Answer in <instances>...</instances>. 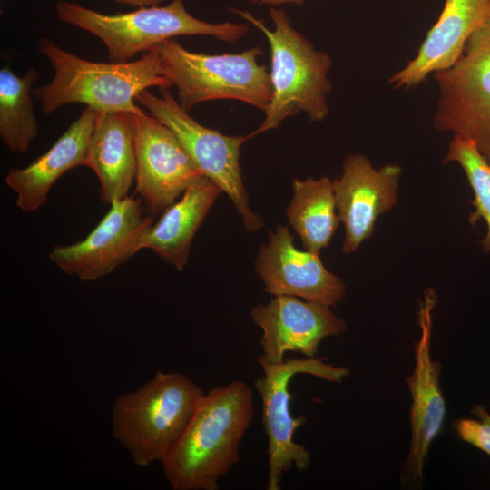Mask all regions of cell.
Wrapping results in <instances>:
<instances>
[{"mask_svg":"<svg viewBox=\"0 0 490 490\" xmlns=\"http://www.w3.org/2000/svg\"><path fill=\"white\" fill-rule=\"evenodd\" d=\"M135 188L151 215L162 212L201 176L176 134L147 113L133 114Z\"/></svg>","mask_w":490,"mask_h":490,"instance_id":"obj_11","label":"cell"},{"mask_svg":"<svg viewBox=\"0 0 490 490\" xmlns=\"http://www.w3.org/2000/svg\"><path fill=\"white\" fill-rule=\"evenodd\" d=\"M55 10L61 22L98 37L106 46L112 62H128L135 54L152 51L160 43L174 36L205 35L226 43H237L249 31L244 23L212 24L198 19L187 11L183 0L113 15L62 0L56 4Z\"/></svg>","mask_w":490,"mask_h":490,"instance_id":"obj_5","label":"cell"},{"mask_svg":"<svg viewBox=\"0 0 490 490\" xmlns=\"http://www.w3.org/2000/svg\"><path fill=\"white\" fill-rule=\"evenodd\" d=\"M114 2L130 6L141 7L149 5H159L165 0H113Z\"/></svg>","mask_w":490,"mask_h":490,"instance_id":"obj_24","label":"cell"},{"mask_svg":"<svg viewBox=\"0 0 490 490\" xmlns=\"http://www.w3.org/2000/svg\"><path fill=\"white\" fill-rule=\"evenodd\" d=\"M155 50L163 75L177 89L178 102L188 113L199 103L212 100H236L263 113L271 100V83L267 66L257 58L258 47L239 54H208L187 50L172 39Z\"/></svg>","mask_w":490,"mask_h":490,"instance_id":"obj_6","label":"cell"},{"mask_svg":"<svg viewBox=\"0 0 490 490\" xmlns=\"http://www.w3.org/2000/svg\"><path fill=\"white\" fill-rule=\"evenodd\" d=\"M253 415V393L243 380L205 392L181 438L162 462L172 489L218 490L220 478L239 462Z\"/></svg>","mask_w":490,"mask_h":490,"instance_id":"obj_1","label":"cell"},{"mask_svg":"<svg viewBox=\"0 0 490 490\" xmlns=\"http://www.w3.org/2000/svg\"><path fill=\"white\" fill-rule=\"evenodd\" d=\"M39 74L29 68L18 76L8 67L0 70V137L12 152H25L38 134L32 90Z\"/></svg>","mask_w":490,"mask_h":490,"instance_id":"obj_21","label":"cell"},{"mask_svg":"<svg viewBox=\"0 0 490 490\" xmlns=\"http://www.w3.org/2000/svg\"><path fill=\"white\" fill-rule=\"evenodd\" d=\"M38 51L54 68V77L46 84L32 90L42 112L50 114L74 103H83L98 112H128L143 114L136 105L137 95L150 87L171 88L163 75L155 50L134 61L94 62L68 52L47 37L38 41Z\"/></svg>","mask_w":490,"mask_h":490,"instance_id":"obj_2","label":"cell"},{"mask_svg":"<svg viewBox=\"0 0 490 490\" xmlns=\"http://www.w3.org/2000/svg\"><path fill=\"white\" fill-rule=\"evenodd\" d=\"M263 290L272 296H292L336 306L346 294V285L322 263L319 252L300 250L287 226L278 224L268 233L255 260Z\"/></svg>","mask_w":490,"mask_h":490,"instance_id":"obj_14","label":"cell"},{"mask_svg":"<svg viewBox=\"0 0 490 490\" xmlns=\"http://www.w3.org/2000/svg\"><path fill=\"white\" fill-rule=\"evenodd\" d=\"M98 111L85 106L80 116L42 155L23 168H12L5 184L16 194L23 212H33L48 199L55 181L69 170L87 166L91 137Z\"/></svg>","mask_w":490,"mask_h":490,"instance_id":"obj_17","label":"cell"},{"mask_svg":"<svg viewBox=\"0 0 490 490\" xmlns=\"http://www.w3.org/2000/svg\"><path fill=\"white\" fill-rule=\"evenodd\" d=\"M231 11L260 30L270 49L271 100L260 125L250 137L278 128L288 117L305 113L311 122L323 121L328 113V95L332 84L328 77L329 54L295 30L283 9L270 8V30L250 12Z\"/></svg>","mask_w":490,"mask_h":490,"instance_id":"obj_4","label":"cell"},{"mask_svg":"<svg viewBox=\"0 0 490 490\" xmlns=\"http://www.w3.org/2000/svg\"><path fill=\"white\" fill-rule=\"evenodd\" d=\"M107 213L82 240L54 246L50 260L62 271L83 281L112 273L141 250L145 230L153 222L140 198L127 195L110 204Z\"/></svg>","mask_w":490,"mask_h":490,"instance_id":"obj_10","label":"cell"},{"mask_svg":"<svg viewBox=\"0 0 490 490\" xmlns=\"http://www.w3.org/2000/svg\"><path fill=\"white\" fill-rule=\"evenodd\" d=\"M204 394L187 376L159 371L116 398L113 435L135 466L162 463L181 438Z\"/></svg>","mask_w":490,"mask_h":490,"instance_id":"obj_3","label":"cell"},{"mask_svg":"<svg viewBox=\"0 0 490 490\" xmlns=\"http://www.w3.org/2000/svg\"><path fill=\"white\" fill-rule=\"evenodd\" d=\"M250 317L262 330L260 356L271 363L283 361L286 352L316 358L324 338L347 328L330 306L292 296H274L269 303L254 306Z\"/></svg>","mask_w":490,"mask_h":490,"instance_id":"obj_15","label":"cell"},{"mask_svg":"<svg viewBox=\"0 0 490 490\" xmlns=\"http://www.w3.org/2000/svg\"><path fill=\"white\" fill-rule=\"evenodd\" d=\"M220 192L211 180L199 178L145 230L141 250H150L177 270H182L195 234Z\"/></svg>","mask_w":490,"mask_h":490,"instance_id":"obj_18","label":"cell"},{"mask_svg":"<svg viewBox=\"0 0 490 490\" xmlns=\"http://www.w3.org/2000/svg\"><path fill=\"white\" fill-rule=\"evenodd\" d=\"M436 292L427 288L417 310L420 336L415 343V368L406 378L410 390L411 441L406 460V476L421 485L423 469L430 446L442 429L446 403L439 383L442 364L431 357L432 316Z\"/></svg>","mask_w":490,"mask_h":490,"instance_id":"obj_12","label":"cell"},{"mask_svg":"<svg viewBox=\"0 0 490 490\" xmlns=\"http://www.w3.org/2000/svg\"><path fill=\"white\" fill-rule=\"evenodd\" d=\"M252 4L255 5H279L283 4H296L302 5L305 0H250Z\"/></svg>","mask_w":490,"mask_h":490,"instance_id":"obj_25","label":"cell"},{"mask_svg":"<svg viewBox=\"0 0 490 490\" xmlns=\"http://www.w3.org/2000/svg\"><path fill=\"white\" fill-rule=\"evenodd\" d=\"M133 114L98 112L89 145L87 167L98 178L101 198L106 204L126 197L135 181Z\"/></svg>","mask_w":490,"mask_h":490,"instance_id":"obj_19","label":"cell"},{"mask_svg":"<svg viewBox=\"0 0 490 490\" xmlns=\"http://www.w3.org/2000/svg\"><path fill=\"white\" fill-rule=\"evenodd\" d=\"M476 418H460L455 423L457 436L490 456V414L477 405L472 408Z\"/></svg>","mask_w":490,"mask_h":490,"instance_id":"obj_23","label":"cell"},{"mask_svg":"<svg viewBox=\"0 0 490 490\" xmlns=\"http://www.w3.org/2000/svg\"><path fill=\"white\" fill-rule=\"evenodd\" d=\"M434 76L436 129L473 140L490 162V16L466 41L457 62Z\"/></svg>","mask_w":490,"mask_h":490,"instance_id":"obj_9","label":"cell"},{"mask_svg":"<svg viewBox=\"0 0 490 490\" xmlns=\"http://www.w3.org/2000/svg\"><path fill=\"white\" fill-rule=\"evenodd\" d=\"M402 168L376 169L361 153L344 160L342 174L333 181L337 212L344 225L342 251L349 255L372 235L377 219L397 202Z\"/></svg>","mask_w":490,"mask_h":490,"instance_id":"obj_13","label":"cell"},{"mask_svg":"<svg viewBox=\"0 0 490 490\" xmlns=\"http://www.w3.org/2000/svg\"><path fill=\"white\" fill-rule=\"evenodd\" d=\"M489 16L490 0H446L416 55L393 74L388 83L394 89H408L430 74L451 68L460 58L466 41Z\"/></svg>","mask_w":490,"mask_h":490,"instance_id":"obj_16","label":"cell"},{"mask_svg":"<svg viewBox=\"0 0 490 490\" xmlns=\"http://www.w3.org/2000/svg\"><path fill=\"white\" fill-rule=\"evenodd\" d=\"M263 375L255 381L262 403V424L268 437L269 476L267 490H279L284 473L292 467L302 472L310 465V453L294 440L304 416H292L289 384L294 376L309 374L330 382H341L349 369L326 363L316 358H289L271 363L257 358Z\"/></svg>","mask_w":490,"mask_h":490,"instance_id":"obj_8","label":"cell"},{"mask_svg":"<svg viewBox=\"0 0 490 490\" xmlns=\"http://www.w3.org/2000/svg\"><path fill=\"white\" fill-rule=\"evenodd\" d=\"M159 93L160 96H156L144 90L136 102L176 134L202 174L227 194L245 230L254 232L262 228V219L250 206L240 164V147L250 134L229 136L203 126L189 115L169 88H159Z\"/></svg>","mask_w":490,"mask_h":490,"instance_id":"obj_7","label":"cell"},{"mask_svg":"<svg viewBox=\"0 0 490 490\" xmlns=\"http://www.w3.org/2000/svg\"><path fill=\"white\" fill-rule=\"evenodd\" d=\"M456 162L464 171L474 194V207L469 223L483 220L485 234L480 241L485 253H490V162L479 152L475 142L462 135L454 134L448 144L443 163Z\"/></svg>","mask_w":490,"mask_h":490,"instance_id":"obj_22","label":"cell"},{"mask_svg":"<svg viewBox=\"0 0 490 490\" xmlns=\"http://www.w3.org/2000/svg\"><path fill=\"white\" fill-rule=\"evenodd\" d=\"M292 198L287 220L305 250L319 252L327 248L340 222L336 207L333 181L318 179L291 181Z\"/></svg>","mask_w":490,"mask_h":490,"instance_id":"obj_20","label":"cell"}]
</instances>
